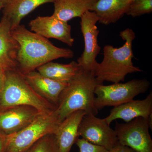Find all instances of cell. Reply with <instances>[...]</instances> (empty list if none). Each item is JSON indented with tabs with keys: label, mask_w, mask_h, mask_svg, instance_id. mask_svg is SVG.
Returning <instances> with one entry per match:
<instances>
[{
	"label": "cell",
	"mask_w": 152,
	"mask_h": 152,
	"mask_svg": "<svg viewBox=\"0 0 152 152\" xmlns=\"http://www.w3.org/2000/svg\"><path fill=\"white\" fill-rule=\"evenodd\" d=\"M11 34L19 44L17 69L23 75L57 59L74 56L71 49L55 46L48 39L27 29L23 25L11 30Z\"/></svg>",
	"instance_id": "cell-1"
},
{
	"label": "cell",
	"mask_w": 152,
	"mask_h": 152,
	"mask_svg": "<svg viewBox=\"0 0 152 152\" xmlns=\"http://www.w3.org/2000/svg\"><path fill=\"white\" fill-rule=\"evenodd\" d=\"M120 37L125 41L122 46L115 48L106 45L104 48L103 59L98 63L94 72L96 78L101 84L104 82L115 83L124 81L129 74L142 72L134 66L133 42L136 34L132 29L127 28L120 32Z\"/></svg>",
	"instance_id": "cell-2"
},
{
	"label": "cell",
	"mask_w": 152,
	"mask_h": 152,
	"mask_svg": "<svg viewBox=\"0 0 152 152\" xmlns=\"http://www.w3.org/2000/svg\"><path fill=\"white\" fill-rule=\"evenodd\" d=\"M92 72L80 69L68 83L59 97L56 111L60 123L69 115L78 110L96 115L98 110L95 105V90L98 85Z\"/></svg>",
	"instance_id": "cell-3"
},
{
	"label": "cell",
	"mask_w": 152,
	"mask_h": 152,
	"mask_svg": "<svg viewBox=\"0 0 152 152\" xmlns=\"http://www.w3.org/2000/svg\"><path fill=\"white\" fill-rule=\"evenodd\" d=\"M22 105L31 106L42 113L56 109L32 88L17 69L7 71L5 84L0 96V111Z\"/></svg>",
	"instance_id": "cell-4"
},
{
	"label": "cell",
	"mask_w": 152,
	"mask_h": 152,
	"mask_svg": "<svg viewBox=\"0 0 152 152\" xmlns=\"http://www.w3.org/2000/svg\"><path fill=\"white\" fill-rule=\"evenodd\" d=\"M55 110L42 113L24 129L8 135L7 152H26L39 139L54 134L61 123Z\"/></svg>",
	"instance_id": "cell-5"
},
{
	"label": "cell",
	"mask_w": 152,
	"mask_h": 152,
	"mask_svg": "<svg viewBox=\"0 0 152 152\" xmlns=\"http://www.w3.org/2000/svg\"><path fill=\"white\" fill-rule=\"evenodd\" d=\"M150 87L147 79H134L127 83H113L109 86L98 85L95 90V105L102 110L106 107L119 106L134 100L136 96L145 93Z\"/></svg>",
	"instance_id": "cell-6"
},
{
	"label": "cell",
	"mask_w": 152,
	"mask_h": 152,
	"mask_svg": "<svg viewBox=\"0 0 152 152\" xmlns=\"http://www.w3.org/2000/svg\"><path fill=\"white\" fill-rule=\"evenodd\" d=\"M148 119L139 117L129 122H116L118 142L137 152H152V140Z\"/></svg>",
	"instance_id": "cell-7"
},
{
	"label": "cell",
	"mask_w": 152,
	"mask_h": 152,
	"mask_svg": "<svg viewBox=\"0 0 152 152\" xmlns=\"http://www.w3.org/2000/svg\"><path fill=\"white\" fill-rule=\"evenodd\" d=\"M80 19V25L85 48L77 62L83 69L94 73L98 64L96 58L101 51L98 41L99 31L96 26L99 19L94 12L91 11L85 13Z\"/></svg>",
	"instance_id": "cell-8"
},
{
	"label": "cell",
	"mask_w": 152,
	"mask_h": 152,
	"mask_svg": "<svg viewBox=\"0 0 152 152\" xmlns=\"http://www.w3.org/2000/svg\"><path fill=\"white\" fill-rule=\"evenodd\" d=\"M78 137L90 142L104 147L109 151L118 143L116 133L105 118L92 114L84 116L79 126Z\"/></svg>",
	"instance_id": "cell-9"
},
{
	"label": "cell",
	"mask_w": 152,
	"mask_h": 152,
	"mask_svg": "<svg viewBox=\"0 0 152 152\" xmlns=\"http://www.w3.org/2000/svg\"><path fill=\"white\" fill-rule=\"evenodd\" d=\"M42 113L29 106H15L0 111V132L13 134L31 124Z\"/></svg>",
	"instance_id": "cell-10"
},
{
	"label": "cell",
	"mask_w": 152,
	"mask_h": 152,
	"mask_svg": "<svg viewBox=\"0 0 152 152\" xmlns=\"http://www.w3.org/2000/svg\"><path fill=\"white\" fill-rule=\"evenodd\" d=\"M29 25L31 31L44 37L56 39L69 47L73 45L75 39L71 34L70 25L53 15L37 17L31 20Z\"/></svg>",
	"instance_id": "cell-11"
},
{
	"label": "cell",
	"mask_w": 152,
	"mask_h": 152,
	"mask_svg": "<svg viewBox=\"0 0 152 152\" xmlns=\"http://www.w3.org/2000/svg\"><path fill=\"white\" fill-rule=\"evenodd\" d=\"M152 113V92L142 100H133L114 107L107 117L105 118L109 125L113 121L122 119L126 122L139 117L148 119Z\"/></svg>",
	"instance_id": "cell-12"
},
{
	"label": "cell",
	"mask_w": 152,
	"mask_h": 152,
	"mask_svg": "<svg viewBox=\"0 0 152 152\" xmlns=\"http://www.w3.org/2000/svg\"><path fill=\"white\" fill-rule=\"evenodd\" d=\"M23 76L28 84L38 95L56 108L60 95L68 83L52 80L43 76L37 70Z\"/></svg>",
	"instance_id": "cell-13"
},
{
	"label": "cell",
	"mask_w": 152,
	"mask_h": 152,
	"mask_svg": "<svg viewBox=\"0 0 152 152\" xmlns=\"http://www.w3.org/2000/svg\"><path fill=\"white\" fill-rule=\"evenodd\" d=\"M86 114L83 110L74 112L63 120L55 132L59 152H70L78 138L79 126Z\"/></svg>",
	"instance_id": "cell-14"
},
{
	"label": "cell",
	"mask_w": 152,
	"mask_h": 152,
	"mask_svg": "<svg viewBox=\"0 0 152 152\" xmlns=\"http://www.w3.org/2000/svg\"><path fill=\"white\" fill-rule=\"evenodd\" d=\"M19 44L11 34L10 22L3 17L0 22V66L7 71L17 69Z\"/></svg>",
	"instance_id": "cell-15"
},
{
	"label": "cell",
	"mask_w": 152,
	"mask_h": 152,
	"mask_svg": "<svg viewBox=\"0 0 152 152\" xmlns=\"http://www.w3.org/2000/svg\"><path fill=\"white\" fill-rule=\"evenodd\" d=\"M134 0H97L91 11L97 16L102 24L115 23L127 12Z\"/></svg>",
	"instance_id": "cell-16"
},
{
	"label": "cell",
	"mask_w": 152,
	"mask_h": 152,
	"mask_svg": "<svg viewBox=\"0 0 152 152\" xmlns=\"http://www.w3.org/2000/svg\"><path fill=\"white\" fill-rule=\"evenodd\" d=\"M55 0H12L3 7V17L10 22L11 30L20 24L22 19L38 7Z\"/></svg>",
	"instance_id": "cell-17"
},
{
	"label": "cell",
	"mask_w": 152,
	"mask_h": 152,
	"mask_svg": "<svg viewBox=\"0 0 152 152\" xmlns=\"http://www.w3.org/2000/svg\"><path fill=\"white\" fill-rule=\"evenodd\" d=\"M97 0H55L53 15L61 20L68 22L80 18L91 11Z\"/></svg>",
	"instance_id": "cell-18"
},
{
	"label": "cell",
	"mask_w": 152,
	"mask_h": 152,
	"mask_svg": "<svg viewBox=\"0 0 152 152\" xmlns=\"http://www.w3.org/2000/svg\"><path fill=\"white\" fill-rule=\"evenodd\" d=\"M80 67L77 62L73 61L68 64L50 61L36 69L43 76L57 81L69 83L78 73Z\"/></svg>",
	"instance_id": "cell-19"
},
{
	"label": "cell",
	"mask_w": 152,
	"mask_h": 152,
	"mask_svg": "<svg viewBox=\"0 0 152 152\" xmlns=\"http://www.w3.org/2000/svg\"><path fill=\"white\" fill-rule=\"evenodd\" d=\"M26 152H59L54 134H48L39 139Z\"/></svg>",
	"instance_id": "cell-20"
},
{
	"label": "cell",
	"mask_w": 152,
	"mask_h": 152,
	"mask_svg": "<svg viewBox=\"0 0 152 152\" xmlns=\"http://www.w3.org/2000/svg\"><path fill=\"white\" fill-rule=\"evenodd\" d=\"M152 12V0H134L126 15L132 18L141 16Z\"/></svg>",
	"instance_id": "cell-21"
},
{
	"label": "cell",
	"mask_w": 152,
	"mask_h": 152,
	"mask_svg": "<svg viewBox=\"0 0 152 152\" xmlns=\"http://www.w3.org/2000/svg\"><path fill=\"white\" fill-rule=\"evenodd\" d=\"M75 143L78 147L80 152H108L104 147L94 145L83 138H78Z\"/></svg>",
	"instance_id": "cell-22"
},
{
	"label": "cell",
	"mask_w": 152,
	"mask_h": 152,
	"mask_svg": "<svg viewBox=\"0 0 152 152\" xmlns=\"http://www.w3.org/2000/svg\"><path fill=\"white\" fill-rule=\"evenodd\" d=\"M108 152H137L132 149L126 146L123 145L119 143L114 147L111 150L109 151Z\"/></svg>",
	"instance_id": "cell-23"
},
{
	"label": "cell",
	"mask_w": 152,
	"mask_h": 152,
	"mask_svg": "<svg viewBox=\"0 0 152 152\" xmlns=\"http://www.w3.org/2000/svg\"><path fill=\"white\" fill-rule=\"evenodd\" d=\"M8 135L0 132V152H7Z\"/></svg>",
	"instance_id": "cell-24"
},
{
	"label": "cell",
	"mask_w": 152,
	"mask_h": 152,
	"mask_svg": "<svg viewBox=\"0 0 152 152\" xmlns=\"http://www.w3.org/2000/svg\"><path fill=\"white\" fill-rule=\"evenodd\" d=\"M7 70L0 66V96L4 89L7 79Z\"/></svg>",
	"instance_id": "cell-25"
},
{
	"label": "cell",
	"mask_w": 152,
	"mask_h": 152,
	"mask_svg": "<svg viewBox=\"0 0 152 152\" xmlns=\"http://www.w3.org/2000/svg\"><path fill=\"white\" fill-rule=\"evenodd\" d=\"M0 1L2 2L4 6L6 4H8L9 3H10V2H11V1H12V0H0Z\"/></svg>",
	"instance_id": "cell-26"
},
{
	"label": "cell",
	"mask_w": 152,
	"mask_h": 152,
	"mask_svg": "<svg viewBox=\"0 0 152 152\" xmlns=\"http://www.w3.org/2000/svg\"><path fill=\"white\" fill-rule=\"evenodd\" d=\"M4 7V4H3V3H2V2L0 1V11H1V10ZM1 20H0V22H1Z\"/></svg>",
	"instance_id": "cell-27"
}]
</instances>
